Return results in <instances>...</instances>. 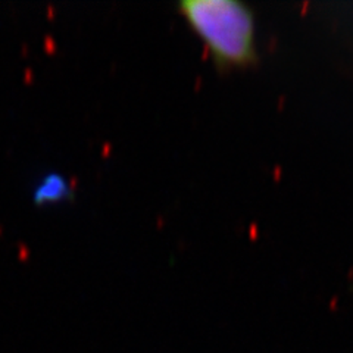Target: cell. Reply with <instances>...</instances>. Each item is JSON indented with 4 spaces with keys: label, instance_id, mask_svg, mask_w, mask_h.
Wrapping results in <instances>:
<instances>
[{
    "label": "cell",
    "instance_id": "6da1fadb",
    "mask_svg": "<svg viewBox=\"0 0 353 353\" xmlns=\"http://www.w3.org/2000/svg\"><path fill=\"white\" fill-rule=\"evenodd\" d=\"M176 9L203 40L216 68L245 66L255 59V26L246 5L236 0H183Z\"/></svg>",
    "mask_w": 353,
    "mask_h": 353
},
{
    "label": "cell",
    "instance_id": "7a4b0ae2",
    "mask_svg": "<svg viewBox=\"0 0 353 353\" xmlns=\"http://www.w3.org/2000/svg\"><path fill=\"white\" fill-rule=\"evenodd\" d=\"M74 197V189L62 174L49 172L43 175L32 189V201L36 205H53Z\"/></svg>",
    "mask_w": 353,
    "mask_h": 353
}]
</instances>
